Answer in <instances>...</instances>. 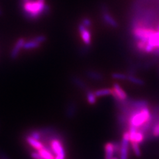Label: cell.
I'll return each mask as SVG.
<instances>
[{
    "label": "cell",
    "instance_id": "6da1fadb",
    "mask_svg": "<svg viewBox=\"0 0 159 159\" xmlns=\"http://www.w3.org/2000/svg\"><path fill=\"white\" fill-rule=\"evenodd\" d=\"M153 118L148 107H144L141 109H137L134 111L129 119V125L140 128L148 121Z\"/></svg>",
    "mask_w": 159,
    "mask_h": 159
},
{
    "label": "cell",
    "instance_id": "7a4b0ae2",
    "mask_svg": "<svg viewBox=\"0 0 159 159\" xmlns=\"http://www.w3.org/2000/svg\"><path fill=\"white\" fill-rule=\"evenodd\" d=\"M129 134L128 131H124L123 138L121 141V149L119 152V159H128L129 148Z\"/></svg>",
    "mask_w": 159,
    "mask_h": 159
},
{
    "label": "cell",
    "instance_id": "3957f363",
    "mask_svg": "<svg viewBox=\"0 0 159 159\" xmlns=\"http://www.w3.org/2000/svg\"><path fill=\"white\" fill-rule=\"evenodd\" d=\"M25 42V40L23 38H20L17 40V41L12 49L11 54H10V57H11L12 60H15L17 58L21 48H23Z\"/></svg>",
    "mask_w": 159,
    "mask_h": 159
},
{
    "label": "cell",
    "instance_id": "277c9868",
    "mask_svg": "<svg viewBox=\"0 0 159 159\" xmlns=\"http://www.w3.org/2000/svg\"><path fill=\"white\" fill-rule=\"evenodd\" d=\"M102 19L103 22L105 23L107 25L113 27L114 29H117L119 27L118 23L116 20L113 17V16L109 13V11H107L105 13H102Z\"/></svg>",
    "mask_w": 159,
    "mask_h": 159
},
{
    "label": "cell",
    "instance_id": "5b68a950",
    "mask_svg": "<svg viewBox=\"0 0 159 159\" xmlns=\"http://www.w3.org/2000/svg\"><path fill=\"white\" fill-rule=\"evenodd\" d=\"M25 141L29 145L31 146L34 149H35L36 151H39L43 147H44L43 143L41 141L36 140V139H33V137L28 135L25 136Z\"/></svg>",
    "mask_w": 159,
    "mask_h": 159
},
{
    "label": "cell",
    "instance_id": "8992f818",
    "mask_svg": "<svg viewBox=\"0 0 159 159\" xmlns=\"http://www.w3.org/2000/svg\"><path fill=\"white\" fill-rule=\"evenodd\" d=\"M112 89L118 98L121 99V100H126L128 98L127 94L118 83H113Z\"/></svg>",
    "mask_w": 159,
    "mask_h": 159
},
{
    "label": "cell",
    "instance_id": "52a82bcc",
    "mask_svg": "<svg viewBox=\"0 0 159 159\" xmlns=\"http://www.w3.org/2000/svg\"><path fill=\"white\" fill-rule=\"evenodd\" d=\"M104 151H105V159H111L115 155L114 147L112 142H109L104 145Z\"/></svg>",
    "mask_w": 159,
    "mask_h": 159
},
{
    "label": "cell",
    "instance_id": "ba28073f",
    "mask_svg": "<svg viewBox=\"0 0 159 159\" xmlns=\"http://www.w3.org/2000/svg\"><path fill=\"white\" fill-rule=\"evenodd\" d=\"M76 113V105L74 102H70L66 108V116L68 118H72Z\"/></svg>",
    "mask_w": 159,
    "mask_h": 159
},
{
    "label": "cell",
    "instance_id": "9c48e42d",
    "mask_svg": "<svg viewBox=\"0 0 159 159\" xmlns=\"http://www.w3.org/2000/svg\"><path fill=\"white\" fill-rule=\"evenodd\" d=\"M80 34L81 39L84 44H85V45H90L92 43V34L89 30L88 29H86L81 33H80Z\"/></svg>",
    "mask_w": 159,
    "mask_h": 159
},
{
    "label": "cell",
    "instance_id": "30bf717a",
    "mask_svg": "<svg viewBox=\"0 0 159 159\" xmlns=\"http://www.w3.org/2000/svg\"><path fill=\"white\" fill-rule=\"evenodd\" d=\"M41 46V44H40L39 43L36 41L35 40L32 39L29 40L25 42L23 48L25 50H27V51H29V50L38 48Z\"/></svg>",
    "mask_w": 159,
    "mask_h": 159
},
{
    "label": "cell",
    "instance_id": "8fae6325",
    "mask_svg": "<svg viewBox=\"0 0 159 159\" xmlns=\"http://www.w3.org/2000/svg\"><path fill=\"white\" fill-rule=\"evenodd\" d=\"M86 75L93 80H96V81H101L103 79V74L100 72L92 70H89L86 72Z\"/></svg>",
    "mask_w": 159,
    "mask_h": 159
},
{
    "label": "cell",
    "instance_id": "7c38bea8",
    "mask_svg": "<svg viewBox=\"0 0 159 159\" xmlns=\"http://www.w3.org/2000/svg\"><path fill=\"white\" fill-rule=\"evenodd\" d=\"M72 83L75 85L76 86H77L78 88L82 89V90L84 91H87L88 89L87 85L86 84V83L84 82V81H83L81 78H80L78 76H74L72 78Z\"/></svg>",
    "mask_w": 159,
    "mask_h": 159
},
{
    "label": "cell",
    "instance_id": "4fadbf2b",
    "mask_svg": "<svg viewBox=\"0 0 159 159\" xmlns=\"http://www.w3.org/2000/svg\"><path fill=\"white\" fill-rule=\"evenodd\" d=\"M40 155L43 158V159H54L55 157L54 155L52 152V151L48 149L47 147H43L41 149L37 151Z\"/></svg>",
    "mask_w": 159,
    "mask_h": 159
},
{
    "label": "cell",
    "instance_id": "5bb4252c",
    "mask_svg": "<svg viewBox=\"0 0 159 159\" xmlns=\"http://www.w3.org/2000/svg\"><path fill=\"white\" fill-rule=\"evenodd\" d=\"M112 89L111 88H102L99 89L98 90L94 92V93L97 98L99 97H103L111 95Z\"/></svg>",
    "mask_w": 159,
    "mask_h": 159
},
{
    "label": "cell",
    "instance_id": "9a60e30c",
    "mask_svg": "<svg viewBox=\"0 0 159 159\" xmlns=\"http://www.w3.org/2000/svg\"><path fill=\"white\" fill-rule=\"evenodd\" d=\"M86 93L87 101L89 105H94V104H96L97 102V97L96 96L94 92L90 90V89H88Z\"/></svg>",
    "mask_w": 159,
    "mask_h": 159
},
{
    "label": "cell",
    "instance_id": "2e32d148",
    "mask_svg": "<svg viewBox=\"0 0 159 159\" xmlns=\"http://www.w3.org/2000/svg\"><path fill=\"white\" fill-rule=\"evenodd\" d=\"M27 135L31 136V137H33V139H36V140L38 141H41V133L40 132L39 129H31L29 131V133H27Z\"/></svg>",
    "mask_w": 159,
    "mask_h": 159
},
{
    "label": "cell",
    "instance_id": "e0dca14e",
    "mask_svg": "<svg viewBox=\"0 0 159 159\" xmlns=\"http://www.w3.org/2000/svg\"><path fill=\"white\" fill-rule=\"evenodd\" d=\"M127 80L128 81L131 82V83L137 84V85H140V86H142L144 84V82L143 80H141L140 78H138L134 75H129V74H127Z\"/></svg>",
    "mask_w": 159,
    "mask_h": 159
},
{
    "label": "cell",
    "instance_id": "ac0fdd59",
    "mask_svg": "<svg viewBox=\"0 0 159 159\" xmlns=\"http://www.w3.org/2000/svg\"><path fill=\"white\" fill-rule=\"evenodd\" d=\"M145 134L139 131L138 129V131H137L136 135H135V140H134L133 142H135L140 145V144H141L144 142V141H145Z\"/></svg>",
    "mask_w": 159,
    "mask_h": 159
},
{
    "label": "cell",
    "instance_id": "d6986e66",
    "mask_svg": "<svg viewBox=\"0 0 159 159\" xmlns=\"http://www.w3.org/2000/svg\"><path fill=\"white\" fill-rule=\"evenodd\" d=\"M131 146L133 149V151L134 154L137 157H139L141 156V151L140 147H139V144L135 143V142H132L131 143Z\"/></svg>",
    "mask_w": 159,
    "mask_h": 159
},
{
    "label": "cell",
    "instance_id": "ffe728a7",
    "mask_svg": "<svg viewBox=\"0 0 159 159\" xmlns=\"http://www.w3.org/2000/svg\"><path fill=\"white\" fill-rule=\"evenodd\" d=\"M111 76L113 79H116V80H127V75L125 74H122V73H119V72H115L111 74Z\"/></svg>",
    "mask_w": 159,
    "mask_h": 159
},
{
    "label": "cell",
    "instance_id": "44dd1931",
    "mask_svg": "<svg viewBox=\"0 0 159 159\" xmlns=\"http://www.w3.org/2000/svg\"><path fill=\"white\" fill-rule=\"evenodd\" d=\"M113 145L114 147V151H115V155H119V152H120L121 149V142L119 141H113Z\"/></svg>",
    "mask_w": 159,
    "mask_h": 159
},
{
    "label": "cell",
    "instance_id": "7402d4cb",
    "mask_svg": "<svg viewBox=\"0 0 159 159\" xmlns=\"http://www.w3.org/2000/svg\"><path fill=\"white\" fill-rule=\"evenodd\" d=\"M152 134L153 137H155L156 138L159 137V122H157L153 125L152 129Z\"/></svg>",
    "mask_w": 159,
    "mask_h": 159
},
{
    "label": "cell",
    "instance_id": "603a6c76",
    "mask_svg": "<svg viewBox=\"0 0 159 159\" xmlns=\"http://www.w3.org/2000/svg\"><path fill=\"white\" fill-rule=\"evenodd\" d=\"M34 40H35L36 41L39 43L40 44H43L47 41V37L45 35H43V34H40V35H37L33 38Z\"/></svg>",
    "mask_w": 159,
    "mask_h": 159
},
{
    "label": "cell",
    "instance_id": "cb8c5ba5",
    "mask_svg": "<svg viewBox=\"0 0 159 159\" xmlns=\"http://www.w3.org/2000/svg\"><path fill=\"white\" fill-rule=\"evenodd\" d=\"M81 23L83 24L84 26L87 28L91 27L92 26V21L88 17H84L81 20Z\"/></svg>",
    "mask_w": 159,
    "mask_h": 159
},
{
    "label": "cell",
    "instance_id": "d4e9b609",
    "mask_svg": "<svg viewBox=\"0 0 159 159\" xmlns=\"http://www.w3.org/2000/svg\"><path fill=\"white\" fill-rule=\"evenodd\" d=\"M51 12V7L49 5L45 4L44 6L43 9V16H48V15Z\"/></svg>",
    "mask_w": 159,
    "mask_h": 159
},
{
    "label": "cell",
    "instance_id": "484cf974",
    "mask_svg": "<svg viewBox=\"0 0 159 159\" xmlns=\"http://www.w3.org/2000/svg\"><path fill=\"white\" fill-rule=\"evenodd\" d=\"M89 52V46L86 45L80 48V53L83 54V55H85V54H87Z\"/></svg>",
    "mask_w": 159,
    "mask_h": 159
},
{
    "label": "cell",
    "instance_id": "4316f807",
    "mask_svg": "<svg viewBox=\"0 0 159 159\" xmlns=\"http://www.w3.org/2000/svg\"><path fill=\"white\" fill-rule=\"evenodd\" d=\"M31 157L33 159H43V158L40 155L39 152L37 151H33L31 152Z\"/></svg>",
    "mask_w": 159,
    "mask_h": 159
},
{
    "label": "cell",
    "instance_id": "83f0119b",
    "mask_svg": "<svg viewBox=\"0 0 159 159\" xmlns=\"http://www.w3.org/2000/svg\"><path fill=\"white\" fill-rule=\"evenodd\" d=\"M54 159H65V157L61 156H55V158Z\"/></svg>",
    "mask_w": 159,
    "mask_h": 159
},
{
    "label": "cell",
    "instance_id": "f1b7e54d",
    "mask_svg": "<svg viewBox=\"0 0 159 159\" xmlns=\"http://www.w3.org/2000/svg\"><path fill=\"white\" fill-rule=\"evenodd\" d=\"M31 1H33V0H21V3H27L29 2H31Z\"/></svg>",
    "mask_w": 159,
    "mask_h": 159
},
{
    "label": "cell",
    "instance_id": "f546056e",
    "mask_svg": "<svg viewBox=\"0 0 159 159\" xmlns=\"http://www.w3.org/2000/svg\"><path fill=\"white\" fill-rule=\"evenodd\" d=\"M37 1L41 3H45V0H37Z\"/></svg>",
    "mask_w": 159,
    "mask_h": 159
},
{
    "label": "cell",
    "instance_id": "4dcf8cb0",
    "mask_svg": "<svg viewBox=\"0 0 159 159\" xmlns=\"http://www.w3.org/2000/svg\"><path fill=\"white\" fill-rule=\"evenodd\" d=\"M2 14H3V13H2V9H0V16H2Z\"/></svg>",
    "mask_w": 159,
    "mask_h": 159
},
{
    "label": "cell",
    "instance_id": "1f68e13d",
    "mask_svg": "<svg viewBox=\"0 0 159 159\" xmlns=\"http://www.w3.org/2000/svg\"><path fill=\"white\" fill-rule=\"evenodd\" d=\"M111 159H119V158H118L117 157H113L112 158H111Z\"/></svg>",
    "mask_w": 159,
    "mask_h": 159
}]
</instances>
